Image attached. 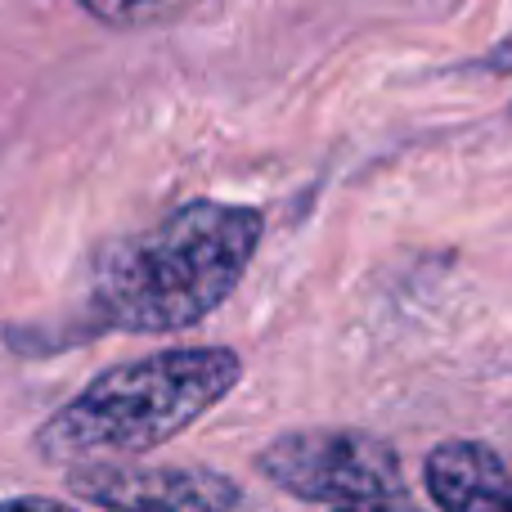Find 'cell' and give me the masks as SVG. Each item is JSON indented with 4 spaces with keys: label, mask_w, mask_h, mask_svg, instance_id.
<instances>
[{
    "label": "cell",
    "mask_w": 512,
    "mask_h": 512,
    "mask_svg": "<svg viewBox=\"0 0 512 512\" xmlns=\"http://www.w3.org/2000/svg\"><path fill=\"white\" fill-rule=\"evenodd\" d=\"M261 216L230 203H189L99 261L95 310L131 333H176L212 315L248 270Z\"/></svg>",
    "instance_id": "1"
},
{
    "label": "cell",
    "mask_w": 512,
    "mask_h": 512,
    "mask_svg": "<svg viewBox=\"0 0 512 512\" xmlns=\"http://www.w3.org/2000/svg\"><path fill=\"white\" fill-rule=\"evenodd\" d=\"M239 382V355L225 346L158 351L99 373L68 409L41 427L50 459L68 454H135L180 436Z\"/></svg>",
    "instance_id": "2"
},
{
    "label": "cell",
    "mask_w": 512,
    "mask_h": 512,
    "mask_svg": "<svg viewBox=\"0 0 512 512\" xmlns=\"http://www.w3.org/2000/svg\"><path fill=\"white\" fill-rule=\"evenodd\" d=\"M261 472L297 499L315 504H378L400 495V463L369 432H292L261 454Z\"/></svg>",
    "instance_id": "3"
},
{
    "label": "cell",
    "mask_w": 512,
    "mask_h": 512,
    "mask_svg": "<svg viewBox=\"0 0 512 512\" xmlns=\"http://www.w3.org/2000/svg\"><path fill=\"white\" fill-rule=\"evenodd\" d=\"M81 495L108 512H230L234 481L203 468H99L81 477Z\"/></svg>",
    "instance_id": "4"
},
{
    "label": "cell",
    "mask_w": 512,
    "mask_h": 512,
    "mask_svg": "<svg viewBox=\"0 0 512 512\" xmlns=\"http://www.w3.org/2000/svg\"><path fill=\"white\" fill-rule=\"evenodd\" d=\"M427 490L441 512H512V472L481 441L436 445L427 454Z\"/></svg>",
    "instance_id": "5"
},
{
    "label": "cell",
    "mask_w": 512,
    "mask_h": 512,
    "mask_svg": "<svg viewBox=\"0 0 512 512\" xmlns=\"http://www.w3.org/2000/svg\"><path fill=\"white\" fill-rule=\"evenodd\" d=\"M81 5H86L90 14L108 18V23H149L171 0H81Z\"/></svg>",
    "instance_id": "6"
},
{
    "label": "cell",
    "mask_w": 512,
    "mask_h": 512,
    "mask_svg": "<svg viewBox=\"0 0 512 512\" xmlns=\"http://www.w3.org/2000/svg\"><path fill=\"white\" fill-rule=\"evenodd\" d=\"M486 72H499V77L512 72V36H504V41H499L495 50L486 54Z\"/></svg>",
    "instance_id": "7"
},
{
    "label": "cell",
    "mask_w": 512,
    "mask_h": 512,
    "mask_svg": "<svg viewBox=\"0 0 512 512\" xmlns=\"http://www.w3.org/2000/svg\"><path fill=\"white\" fill-rule=\"evenodd\" d=\"M0 512H68V508L45 504V499H14V504H0Z\"/></svg>",
    "instance_id": "8"
},
{
    "label": "cell",
    "mask_w": 512,
    "mask_h": 512,
    "mask_svg": "<svg viewBox=\"0 0 512 512\" xmlns=\"http://www.w3.org/2000/svg\"><path fill=\"white\" fill-rule=\"evenodd\" d=\"M337 512H405V508H391V499H378V504H346Z\"/></svg>",
    "instance_id": "9"
}]
</instances>
